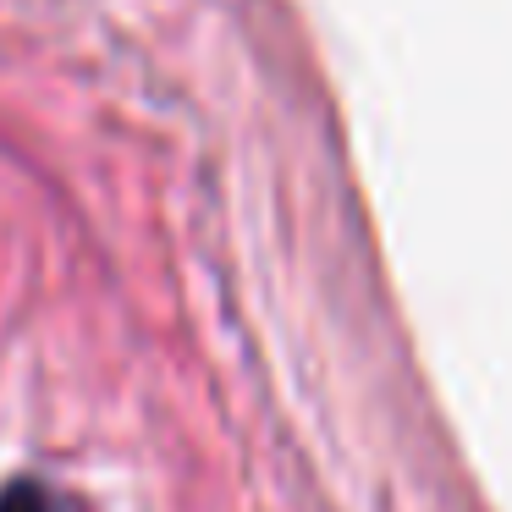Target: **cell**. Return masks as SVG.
<instances>
[{
  "mask_svg": "<svg viewBox=\"0 0 512 512\" xmlns=\"http://www.w3.org/2000/svg\"><path fill=\"white\" fill-rule=\"evenodd\" d=\"M0 512H56V496L39 485H6L0 490Z\"/></svg>",
  "mask_w": 512,
  "mask_h": 512,
  "instance_id": "cell-1",
  "label": "cell"
}]
</instances>
